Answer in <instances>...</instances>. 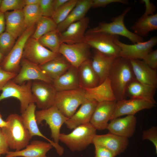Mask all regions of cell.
I'll return each mask as SVG.
<instances>
[{"label": "cell", "mask_w": 157, "mask_h": 157, "mask_svg": "<svg viewBox=\"0 0 157 157\" xmlns=\"http://www.w3.org/2000/svg\"><path fill=\"white\" fill-rule=\"evenodd\" d=\"M71 66L66 58L59 54L55 58L39 66L46 75L53 80L64 74Z\"/></svg>", "instance_id": "f1b7e54d"}, {"label": "cell", "mask_w": 157, "mask_h": 157, "mask_svg": "<svg viewBox=\"0 0 157 157\" xmlns=\"http://www.w3.org/2000/svg\"><path fill=\"white\" fill-rule=\"evenodd\" d=\"M84 89L87 99L95 100L98 103L105 101H117L108 77L95 87Z\"/></svg>", "instance_id": "4dcf8cb0"}, {"label": "cell", "mask_w": 157, "mask_h": 157, "mask_svg": "<svg viewBox=\"0 0 157 157\" xmlns=\"http://www.w3.org/2000/svg\"><path fill=\"white\" fill-rule=\"evenodd\" d=\"M12 80L18 84L30 81L40 80L51 84L53 81L42 71L39 66L24 58L21 61L19 72Z\"/></svg>", "instance_id": "5bb4252c"}, {"label": "cell", "mask_w": 157, "mask_h": 157, "mask_svg": "<svg viewBox=\"0 0 157 157\" xmlns=\"http://www.w3.org/2000/svg\"><path fill=\"white\" fill-rule=\"evenodd\" d=\"M31 90L36 106L40 110L54 105L57 91L52 84L40 80L32 81Z\"/></svg>", "instance_id": "7c38bea8"}, {"label": "cell", "mask_w": 157, "mask_h": 157, "mask_svg": "<svg viewBox=\"0 0 157 157\" xmlns=\"http://www.w3.org/2000/svg\"><path fill=\"white\" fill-rule=\"evenodd\" d=\"M9 149L6 138L0 128V154H6L9 151Z\"/></svg>", "instance_id": "f6af8a7d"}, {"label": "cell", "mask_w": 157, "mask_h": 157, "mask_svg": "<svg viewBox=\"0 0 157 157\" xmlns=\"http://www.w3.org/2000/svg\"><path fill=\"white\" fill-rule=\"evenodd\" d=\"M96 130L90 122L77 126L69 134L60 133L59 140L72 151H81L92 144Z\"/></svg>", "instance_id": "3957f363"}, {"label": "cell", "mask_w": 157, "mask_h": 157, "mask_svg": "<svg viewBox=\"0 0 157 157\" xmlns=\"http://www.w3.org/2000/svg\"><path fill=\"white\" fill-rule=\"evenodd\" d=\"M38 40L44 47L54 53H59V50L62 43L60 33L57 29L43 35Z\"/></svg>", "instance_id": "836d02e7"}, {"label": "cell", "mask_w": 157, "mask_h": 157, "mask_svg": "<svg viewBox=\"0 0 157 157\" xmlns=\"http://www.w3.org/2000/svg\"><path fill=\"white\" fill-rule=\"evenodd\" d=\"M4 14L5 31L10 34L16 39L26 30L22 10L7 11Z\"/></svg>", "instance_id": "d4e9b609"}, {"label": "cell", "mask_w": 157, "mask_h": 157, "mask_svg": "<svg viewBox=\"0 0 157 157\" xmlns=\"http://www.w3.org/2000/svg\"><path fill=\"white\" fill-rule=\"evenodd\" d=\"M114 3H119L126 5L129 3V1L126 0H92V7L96 8L105 7Z\"/></svg>", "instance_id": "ee69618b"}, {"label": "cell", "mask_w": 157, "mask_h": 157, "mask_svg": "<svg viewBox=\"0 0 157 157\" xmlns=\"http://www.w3.org/2000/svg\"><path fill=\"white\" fill-rule=\"evenodd\" d=\"M39 3L25 6L23 9L26 29L35 25L37 21L42 16Z\"/></svg>", "instance_id": "e575fe53"}, {"label": "cell", "mask_w": 157, "mask_h": 157, "mask_svg": "<svg viewBox=\"0 0 157 157\" xmlns=\"http://www.w3.org/2000/svg\"><path fill=\"white\" fill-rule=\"evenodd\" d=\"M86 99L85 90L81 88L58 91L56 94L54 105L64 115L69 118Z\"/></svg>", "instance_id": "5b68a950"}, {"label": "cell", "mask_w": 157, "mask_h": 157, "mask_svg": "<svg viewBox=\"0 0 157 157\" xmlns=\"http://www.w3.org/2000/svg\"><path fill=\"white\" fill-rule=\"evenodd\" d=\"M94 50L92 65L99 78L100 84L108 77L113 63L117 57L109 56Z\"/></svg>", "instance_id": "484cf974"}, {"label": "cell", "mask_w": 157, "mask_h": 157, "mask_svg": "<svg viewBox=\"0 0 157 157\" xmlns=\"http://www.w3.org/2000/svg\"><path fill=\"white\" fill-rule=\"evenodd\" d=\"M117 101H105L98 103L90 123L97 130L106 129L108 122L113 114Z\"/></svg>", "instance_id": "2e32d148"}, {"label": "cell", "mask_w": 157, "mask_h": 157, "mask_svg": "<svg viewBox=\"0 0 157 157\" xmlns=\"http://www.w3.org/2000/svg\"><path fill=\"white\" fill-rule=\"evenodd\" d=\"M142 61L150 67L155 69L157 68V50H152L142 59Z\"/></svg>", "instance_id": "60d3db41"}, {"label": "cell", "mask_w": 157, "mask_h": 157, "mask_svg": "<svg viewBox=\"0 0 157 157\" xmlns=\"http://www.w3.org/2000/svg\"><path fill=\"white\" fill-rule=\"evenodd\" d=\"M69 0H53V7L55 11L62 7Z\"/></svg>", "instance_id": "c3c4849f"}, {"label": "cell", "mask_w": 157, "mask_h": 157, "mask_svg": "<svg viewBox=\"0 0 157 157\" xmlns=\"http://www.w3.org/2000/svg\"><path fill=\"white\" fill-rule=\"evenodd\" d=\"M142 138L143 140H148L154 144L157 154V128L153 126L149 129L144 131L142 132Z\"/></svg>", "instance_id": "ab89813d"}, {"label": "cell", "mask_w": 157, "mask_h": 157, "mask_svg": "<svg viewBox=\"0 0 157 157\" xmlns=\"http://www.w3.org/2000/svg\"><path fill=\"white\" fill-rule=\"evenodd\" d=\"M15 40L12 35L6 31L0 34V52L5 56L7 55L14 46Z\"/></svg>", "instance_id": "8d00e7d4"}, {"label": "cell", "mask_w": 157, "mask_h": 157, "mask_svg": "<svg viewBox=\"0 0 157 157\" xmlns=\"http://www.w3.org/2000/svg\"><path fill=\"white\" fill-rule=\"evenodd\" d=\"M59 54L44 47L31 36L25 45L22 58L40 66L53 59Z\"/></svg>", "instance_id": "30bf717a"}, {"label": "cell", "mask_w": 157, "mask_h": 157, "mask_svg": "<svg viewBox=\"0 0 157 157\" xmlns=\"http://www.w3.org/2000/svg\"><path fill=\"white\" fill-rule=\"evenodd\" d=\"M17 73L7 72L4 70L0 65V90L10 81L12 80Z\"/></svg>", "instance_id": "7bdbcfd3"}, {"label": "cell", "mask_w": 157, "mask_h": 157, "mask_svg": "<svg viewBox=\"0 0 157 157\" xmlns=\"http://www.w3.org/2000/svg\"><path fill=\"white\" fill-rule=\"evenodd\" d=\"M156 88L141 83L135 79L128 85L126 95L130 99H137L145 100L156 104L154 96Z\"/></svg>", "instance_id": "cb8c5ba5"}, {"label": "cell", "mask_w": 157, "mask_h": 157, "mask_svg": "<svg viewBox=\"0 0 157 157\" xmlns=\"http://www.w3.org/2000/svg\"><path fill=\"white\" fill-rule=\"evenodd\" d=\"M35 25L25 30L17 38L9 53L5 56L0 65L4 70L17 74L19 72L25 45L35 30Z\"/></svg>", "instance_id": "52a82bcc"}, {"label": "cell", "mask_w": 157, "mask_h": 157, "mask_svg": "<svg viewBox=\"0 0 157 157\" xmlns=\"http://www.w3.org/2000/svg\"></svg>", "instance_id": "11a10c76"}, {"label": "cell", "mask_w": 157, "mask_h": 157, "mask_svg": "<svg viewBox=\"0 0 157 157\" xmlns=\"http://www.w3.org/2000/svg\"><path fill=\"white\" fill-rule=\"evenodd\" d=\"M53 147L49 142L35 140L26 148L19 151H8L5 157H47V152Z\"/></svg>", "instance_id": "7402d4cb"}, {"label": "cell", "mask_w": 157, "mask_h": 157, "mask_svg": "<svg viewBox=\"0 0 157 157\" xmlns=\"http://www.w3.org/2000/svg\"><path fill=\"white\" fill-rule=\"evenodd\" d=\"M119 39L117 35L103 32L85 33L83 42L91 48L105 54L118 57L120 49L115 41Z\"/></svg>", "instance_id": "8992f818"}, {"label": "cell", "mask_w": 157, "mask_h": 157, "mask_svg": "<svg viewBox=\"0 0 157 157\" xmlns=\"http://www.w3.org/2000/svg\"><path fill=\"white\" fill-rule=\"evenodd\" d=\"M155 106L154 104L139 99L130 98L117 101L115 110L110 120L125 115H134L141 110L151 109Z\"/></svg>", "instance_id": "9a60e30c"}, {"label": "cell", "mask_w": 157, "mask_h": 157, "mask_svg": "<svg viewBox=\"0 0 157 157\" xmlns=\"http://www.w3.org/2000/svg\"><path fill=\"white\" fill-rule=\"evenodd\" d=\"M95 157H115V154L106 147L99 144H94Z\"/></svg>", "instance_id": "b9f144b4"}, {"label": "cell", "mask_w": 157, "mask_h": 157, "mask_svg": "<svg viewBox=\"0 0 157 157\" xmlns=\"http://www.w3.org/2000/svg\"><path fill=\"white\" fill-rule=\"evenodd\" d=\"M110 121L106 129L110 133L128 138L135 132L137 120L134 115L118 117Z\"/></svg>", "instance_id": "ffe728a7"}, {"label": "cell", "mask_w": 157, "mask_h": 157, "mask_svg": "<svg viewBox=\"0 0 157 157\" xmlns=\"http://www.w3.org/2000/svg\"><path fill=\"white\" fill-rule=\"evenodd\" d=\"M77 69L80 88H91L100 84L99 78L92 67L90 59L83 62Z\"/></svg>", "instance_id": "f546056e"}, {"label": "cell", "mask_w": 157, "mask_h": 157, "mask_svg": "<svg viewBox=\"0 0 157 157\" xmlns=\"http://www.w3.org/2000/svg\"><path fill=\"white\" fill-rule=\"evenodd\" d=\"M35 116L38 124L45 121L49 125L53 141L59 144L60 128L68 118L64 115L55 105L47 109L35 111Z\"/></svg>", "instance_id": "9c48e42d"}, {"label": "cell", "mask_w": 157, "mask_h": 157, "mask_svg": "<svg viewBox=\"0 0 157 157\" xmlns=\"http://www.w3.org/2000/svg\"><path fill=\"white\" fill-rule=\"evenodd\" d=\"M25 6H31L39 4L40 0H24Z\"/></svg>", "instance_id": "681fc988"}, {"label": "cell", "mask_w": 157, "mask_h": 157, "mask_svg": "<svg viewBox=\"0 0 157 157\" xmlns=\"http://www.w3.org/2000/svg\"><path fill=\"white\" fill-rule=\"evenodd\" d=\"M135 79L142 84L157 87V73L153 69L139 59L130 60Z\"/></svg>", "instance_id": "44dd1931"}, {"label": "cell", "mask_w": 157, "mask_h": 157, "mask_svg": "<svg viewBox=\"0 0 157 157\" xmlns=\"http://www.w3.org/2000/svg\"><path fill=\"white\" fill-rule=\"evenodd\" d=\"M6 30V22L4 13L0 12V34Z\"/></svg>", "instance_id": "7dc6e473"}, {"label": "cell", "mask_w": 157, "mask_h": 157, "mask_svg": "<svg viewBox=\"0 0 157 157\" xmlns=\"http://www.w3.org/2000/svg\"><path fill=\"white\" fill-rule=\"evenodd\" d=\"M92 144L103 146L117 156L124 152L129 144L128 138L110 133L94 137Z\"/></svg>", "instance_id": "d6986e66"}, {"label": "cell", "mask_w": 157, "mask_h": 157, "mask_svg": "<svg viewBox=\"0 0 157 157\" xmlns=\"http://www.w3.org/2000/svg\"><path fill=\"white\" fill-rule=\"evenodd\" d=\"M91 48L83 42L71 44L62 43L59 53L63 56L72 66L78 68L83 62L90 59Z\"/></svg>", "instance_id": "4fadbf2b"}, {"label": "cell", "mask_w": 157, "mask_h": 157, "mask_svg": "<svg viewBox=\"0 0 157 157\" xmlns=\"http://www.w3.org/2000/svg\"><path fill=\"white\" fill-rule=\"evenodd\" d=\"M108 78L116 101L126 99L127 87L135 79L130 60L119 56L116 57Z\"/></svg>", "instance_id": "6da1fadb"}, {"label": "cell", "mask_w": 157, "mask_h": 157, "mask_svg": "<svg viewBox=\"0 0 157 157\" xmlns=\"http://www.w3.org/2000/svg\"><path fill=\"white\" fill-rule=\"evenodd\" d=\"M7 124V121L3 119L2 115L0 113V128H1L6 126Z\"/></svg>", "instance_id": "f907efd6"}, {"label": "cell", "mask_w": 157, "mask_h": 157, "mask_svg": "<svg viewBox=\"0 0 157 157\" xmlns=\"http://www.w3.org/2000/svg\"><path fill=\"white\" fill-rule=\"evenodd\" d=\"M25 6L24 0H2L0 12L4 13L9 10H22Z\"/></svg>", "instance_id": "74e56055"}, {"label": "cell", "mask_w": 157, "mask_h": 157, "mask_svg": "<svg viewBox=\"0 0 157 157\" xmlns=\"http://www.w3.org/2000/svg\"><path fill=\"white\" fill-rule=\"evenodd\" d=\"M78 0H69L62 7L55 11L51 18L58 25L63 22L76 5Z\"/></svg>", "instance_id": "d590c367"}, {"label": "cell", "mask_w": 157, "mask_h": 157, "mask_svg": "<svg viewBox=\"0 0 157 157\" xmlns=\"http://www.w3.org/2000/svg\"><path fill=\"white\" fill-rule=\"evenodd\" d=\"M92 0H78L77 2L66 19L58 25L57 30L60 33L70 25L83 18L92 8Z\"/></svg>", "instance_id": "83f0119b"}, {"label": "cell", "mask_w": 157, "mask_h": 157, "mask_svg": "<svg viewBox=\"0 0 157 157\" xmlns=\"http://www.w3.org/2000/svg\"><path fill=\"white\" fill-rule=\"evenodd\" d=\"M6 126L1 128L9 148L19 151L29 144L33 137L24 126L21 115L14 113L6 119Z\"/></svg>", "instance_id": "7a4b0ae2"}, {"label": "cell", "mask_w": 157, "mask_h": 157, "mask_svg": "<svg viewBox=\"0 0 157 157\" xmlns=\"http://www.w3.org/2000/svg\"><path fill=\"white\" fill-rule=\"evenodd\" d=\"M131 9L130 7L127 8L121 14L113 18L110 22H100L97 26L89 29L86 33L103 32L113 35H121L126 38L133 44L144 41L143 38L131 31L125 25L124 18Z\"/></svg>", "instance_id": "277c9868"}, {"label": "cell", "mask_w": 157, "mask_h": 157, "mask_svg": "<svg viewBox=\"0 0 157 157\" xmlns=\"http://www.w3.org/2000/svg\"><path fill=\"white\" fill-rule=\"evenodd\" d=\"M36 106L34 103L29 104L25 110L21 113V115L23 123L31 135L38 136L42 137L48 141L56 151L59 150L61 146L55 143L53 141L49 139L40 131L36 122L35 116Z\"/></svg>", "instance_id": "603a6c76"}, {"label": "cell", "mask_w": 157, "mask_h": 157, "mask_svg": "<svg viewBox=\"0 0 157 157\" xmlns=\"http://www.w3.org/2000/svg\"><path fill=\"white\" fill-rule=\"evenodd\" d=\"M5 56L0 52V65L2 63Z\"/></svg>", "instance_id": "816d5d0a"}, {"label": "cell", "mask_w": 157, "mask_h": 157, "mask_svg": "<svg viewBox=\"0 0 157 157\" xmlns=\"http://www.w3.org/2000/svg\"><path fill=\"white\" fill-rule=\"evenodd\" d=\"M98 103L95 100L86 99L78 111L66 121L65 124L67 127L74 129L78 126L90 123Z\"/></svg>", "instance_id": "ac0fdd59"}, {"label": "cell", "mask_w": 157, "mask_h": 157, "mask_svg": "<svg viewBox=\"0 0 157 157\" xmlns=\"http://www.w3.org/2000/svg\"><path fill=\"white\" fill-rule=\"evenodd\" d=\"M89 22V18L85 17L70 25L65 31L60 33L61 43L71 44L83 42Z\"/></svg>", "instance_id": "e0dca14e"}, {"label": "cell", "mask_w": 157, "mask_h": 157, "mask_svg": "<svg viewBox=\"0 0 157 157\" xmlns=\"http://www.w3.org/2000/svg\"><path fill=\"white\" fill-rule=\"evenodd\" d=\"M120 49L119 56L129 60L142 59L157 43V38L153 37L146 41L129 44L121 42L119 39L115 41Z\"/></svg>", "instance_id": "8fae6325"}, {"label": "cell", "mask_w": 157, "mask_h": 157, "mask_svg": "<svg viewBox=\"0 0 157 157\" xmlns=\"http://www.w3.org/2000/svg\"><path fill=\"white\" fill-rule=\"evenodd\" d=\"M1 2H2V0H0V7L1 5Z\"/></svg>", "instance_id": "f5cc1de1"}, {"label": "cell", "mask_w": 157, "mask_h": 157, "mask_svg": "<svg viewBox=\"0 0 157 157\" xmlns=\"http://www.w3.org/2000/svg\"><path fill=\"white\" fill-rule=\"evenodd\" d=\"M52 85L57 92L80 88L77 68L71 65L64 74L53 80Z\"/></svg>", "instance_id": "4316f807"}, {"label": "cell", "mask_w": 157, "mask_h": 157, "mask_svg": "<svg viewBox=\"0 0 157 157\" xmlns=\"http://www.w3.org/2000/svg\"><path fill=\"white\" fill-rule=\"evenodd\" d=\"M53 0H40V6L42 16L51 17L54 12Z\"/></svg>", "instance_id": "f35d334b"}, {"label": "cell", "mask_w": 157, "mask_h": 157, "mask_svg": "<svg viewBox=\"0 0 157 157\" xmlns=\"http://www.w3.org/2000/svg\"><path fill=\"white\" fill-rule=\"evenodd\" d=\"M133 33L143 38L157 29V13L149 15H142L131 27Z\"/></svg>", "instance_id": "1f68e13d"}, {"label": "cell", "mask_w": 157, "mask_h": 157, "mask_svg": "<svg viewBox=\"0 0 157 157\" xmlns=\"http://www.w3.org/2000/svg\"><path fill=\"white\" fill-rule=\"evenodd\" d=\"M141 2L144 3L145 7V10L144 15H149L154 14L156 7L154 4L149 0H142Z\"/></svg>", "instance_id": "bcb514c9"}, {"label": "cell", "mask_w": 157, "mask_h": 157, "mask_svg": "<svg viewBox=\"0 0 157 157\" xmlns=\"http://www.w3.org/2000/svg\"><path fill=\"white\" fill-rule=\"evenodd\" d=\"M0 155H1V154H0Z\"/></svg>", "instance_id": "db71d44e"}, {"label": "cell", "mask_w": 157, "mask_h": 157, "mask_svg": "<svg viewBox=\"0 0 157 157\" xmlns=\"http://www.w3.org/2000/svg\"><path fill=\"white\" fill-rule=\"evenodd\" d=\"M31 37L37 40L46 34L57 29L58 25L51 17L42 16L37 21Z\"/></svg>", "instance_id": "d6a6232c"}, {"label": "cell", "mask_w": 157, "mask_h": 157, "mask_svg": "<svg viewBox=\"0 0 157 157\" xmlns=\"http://www.w3.org/2000/svg\"><path fill=\"white\" fill-rule=\"evenodd\" d=\"M32 81L18 84L12 80L9 81L1 90L0 101L10 97L15 98L20 102V113H23L30 104L34 103L31 90Z\"/></svg>", "instance_id": "ba28073f"}]
</instances>
